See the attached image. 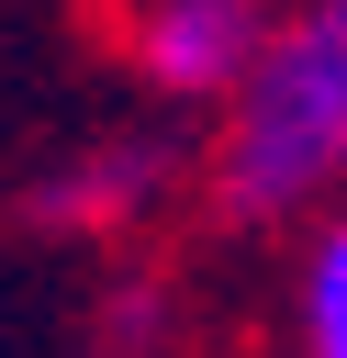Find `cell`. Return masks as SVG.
I'll use <instances>...</instances> for the list:
<instances>
[{"mask_svg": "<svg viewBox=\"0 0 347 358\" xmlns=\"http://www.w3.org/2000/svg\"><path fill=\"white\" fill-rule=\"evenodd\" d=\"M336 179H347V0H313L269 22L257 67L235 78L213 201L235 224H280V213H313Z\"/></svg>", "mask_w": 347, "mask_h": 358, "instance_id": "1", "label": "cell"}, {"mask_svg": "<svg viewBox=\"0 0 347 358\" xmlns=\"http://www.w3.org/2000/svg\"><path fill=\"white\" fill-rule=\"evenodd\" d=\"M157 190H168V145H157V134H101V145H78L67 168H45L22 213H34L45 235H123Z\"/></svg>", "mask_w": 347, "mask_h": 358, "instance_id": "3", "label": "cell"}, {"mask_svg": "<svg viewBox=\"0 0 347 358\" xmlns=\"http://www.w3.org/2000/svg\"><path fill=\"white\" fill-rule=\"evenodd\" d=\"M123 45L168 101H235V78L269 45V11L257 0H146Z\"/></svg>", "mask_w": 347, "mask_h": 358, "instance_id": "2", "label": "cell"}, {"mask_svg": "<svg viewBox=\"0 0 347 358\" xmlns=\"http://www.w3.org/2000/svg\"><path fill=\"white\" fill-rule=\"evenodd\" d=\"M291 324H302V358H347V213H325V235L302 246Z\"/></svg>", "mask_w": 347, "mask_h": 358, "instance_id": "4", "label": "cell"}]
</instances>
